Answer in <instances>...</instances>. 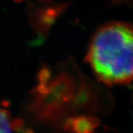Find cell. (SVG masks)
<instances>
[{
	"instance_id": "1",
	"label": "cell",
	"mask_w": 133,
	"mask_h": 133,
	"mask_svg": "<svg viewBox=\"0 0 133 133\" xmlns=\"http://www.w3.org/2000/svg\"><path fill=\"white\" fill-rule=\"evenodd\" d=\"M98 80L108 86L133 81V25L111 22L93 33L86 55Z\"/></svg>"
},
{
	"instance_id": "2",
	"label": "cell",
	"mask_w": 133,
	"mask_h": 133,
	"mask_svg": "<svg viewBox=\"0 0 133 133\" xmlns=\"http://www.w3.org/2000/svg\"><path fill=\"white\" fill-rule=\"evenodd\" d=\"M98 126V119L85 116L70 119L66 124V127L73 133H93V129Z\"/></svg>"
},
{
	"instance_id": "3",
	"label": "cell",
	"mask_w": 133,
	"mask_h": 133,
	"mask_svg": "<svg viewBox=\"0 0 133 133\" xmlns=\"http://www.w3.org/2000/svg\"><path fill=\"white\" fill-rule=\"evenodd\" d=\"M17 128H21V124L12 121L9 112L0 107V133H14Z\"/></svg>"
},
{
	"instance_id": "4",
	"label": "cell",
	"mask_w": 133,
	"mask_h": 133,
	"mask_svg": "<svg viewBox=\"0 0 133 133\" xmlns=\"http://www.w3.org/2000/svg\"><path fill=\"white\" fill-rule=\"evenodd\" d=\"M128 1H133V0H111L112 4L113 5H119V4L124 3L125 2H128Z\"/></svg>"
},
{
	"instance_id": "5",
	"label": "cell",
	"mask_w": 133,
	"mask_h": 133,
	"mask_svg": "<svg viewBox=\"0 0 133 133\" xmlns=\"http://www.w3.org/2000/svg\"><path fill=\"white\" fill-rule=\"evenodd\" d=\"M16 1H21V0H16Z\"/></svg>"
}]
</instances>
